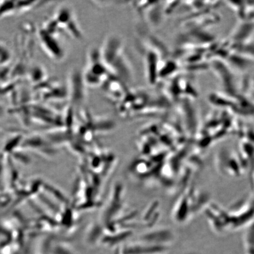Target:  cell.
I'll list each match as a JSON object with an SVG mask.
<instances>
[{"instance_id": "1", "label": "cell", "mask_w": 254, "mask_h": 254, "mask_svg": "<svg viewBox=\"0 0 254 254\" xmlns=\"http://www.w3.org/2000/svg\"><path fill=\"white\" fill-rule=\"evenodd\" d=\"M123 47L122 42L118 37L111 36L105 41L100 52L101 59L111 74L128 84L132 81V69L124 54Z\"/></svg>"}, {"instance_id": "2", "label": "cell", "mask_w": 254, "mask_h": 254, "mask_svg": "<svg viewBox=\"0 0 254 254\" xmlns=\"http://www.w3.org/2000/svg\"><path fill=\"white\" fill-rule=\"evenodd\" d=\"M90 57L88 65L82 77L84 83L91 87L102 85L111 73L101 59L100 50H93Z\"/></svg>"}, {"instance_id": "3", "label": "cell", "mask_w": 254, "mask_h": 254, "mask_svg": "<svg viewBox=\"0 0 254 254\" xmlns=\"http://www.w3.org/2000/svg\"><path fill=\"white\" fill-rule=\"evenodd\" d=\"M53 19L63 33H66L76 39H81V31L70 9L68 7L60 8Z\"/></svg>"}, {"instance_id": "4", "label": "cell", "mask_w": 254, "mask_h": 254, "mask_svg": "<svg viewBox=\"0 0 254 254\" xmlns=\"http://www.w3.org/2000/svg\"><path fill=\"white\" fill-rule=\"evenodd\" d=\"M38 36L41 46L51 58L61 60L64 57V51L58 38L59 34L50 33L42 27L38 32Z\"/></svg>"}, {"instance_id": "5", "label": "cell", "mask_w": 254, "mask_h": 254, "mask_svg": "<svg viewBox=\"0 0 254 254\" xmlns=\"http://www.w3.org/2000/svg\"><path fill=\"white\" fill-rule=\"evenodd\" d=\"M28 76L32 82L34 84L43 82L46 77V72L40 65H35L27 71Z\"/></svg>"}, {"instance_id": "6", "label": "cell", "mask_w": 254, "mask_h": 254, "mask_svg": "<svg viewBox=\"0 0 254 254\" xmlns=\"http://www.w3.org/2000/svg\"><path fill=\"white\" fill-rule=\"evenodd\" d=\"M12 59V54L5 44L0 42V67L8 64Z\"/></svg>"}, {"instance_id": "7", "label": "cell", "mask_w": 254, "mask_h": 254, "mask_svg": "<svg viewBox=\"0 0 254 254\" xmlns=\"http://www.w3.org/2000/svg\"><path fill=\"white\" fill-rule=\"evenodd\" d=\"M16 12L15 1H5L0 2V18Z\"/></svg>"}, {"instance_id": "8", "label": "cell", "mask_w": 254, "mask_h": 254, "mask_svg": "<svg viewBox=\"0 0 254 254\" xmlns=\"http://www.w3.org/2000/svg\"><path fill=\"white\" fill-rule=\"evenodd\" d=\"M39 2L36 1H27V0H21V1H15L16 4V12H22L28 10V9L33 8Z\"/></svg>"}, {"instance_id": "9", "label": "cell", "mask_w": 254, "mask_h": 254, "mask_svg": "<svg viewBox=\"0 0 254 254\" xmlns=\"http://www.w3.org/2000/svg\"><path fill=\"white\" fill-rule=\"evenodd\" d=\"M5 108L2 104H0V117L4 116L5 113Z\"/></svg>"}]
</instances>
